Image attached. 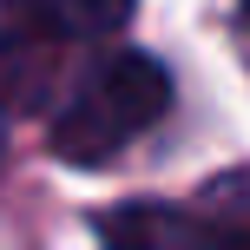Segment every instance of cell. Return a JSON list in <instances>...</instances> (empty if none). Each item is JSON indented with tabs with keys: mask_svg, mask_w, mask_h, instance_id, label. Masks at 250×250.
<instances>
[{
	"mask_svg": "<svg viewBox=\"0 0 250 250\" xmlns=\"http://www.w3.org/2000/svg\"><path fill=\"white\" fill-rule=\"evenodd\" d=\"M0 158H7V119H0Z\"/></svg>",
	"mask_w": 250,
	"mask_h": 250,
	"instance_id": "obj_4",
	"label": "cell"
},
{
	"mask_svg": "<svg viewBox=\"0 0 250 250\" xmlns=\"http://www.w3.org/2000/svg\"><path fill=\"white\" fill-rule=\"evenodd\" d=\"M138 0H26V20L53 40H105L132 20Z\"/></svg>",
	"mask_w": 250,
	"mask_h": 250,
	"instance_id": "obj_3",
	"label": "cell"
},
{
	"mask_svg": "<svg viewBox=\"0 0 250 250\" xmlns=\"http://www.w3.org/2000/svg\"><path fill=\"white\" fill-rule=\"evenodd\" d=\"M105 250H250V171H224L191 204L138 198L119 211H99Z\"/></svg>",
	"mask_w": 250,
	"mask_h": 250,
	"instance_id": "obj_2",
	"label": "cell"
},
{
	"mask_svg": "<svg viewBox=\"0 0 250 250\" xmlns=\"http://www.w3.org/2000/svg\"><path fill=\"white\" fill-rule=\"evenodd\" d=\"M165 105H171V73L151 53H105L53 112L46 145L66 165H112L132 138H145L165 119Z\"/></svg>",
	"mask_w": 250,
	"mask_h": 250,
	"instance_id": "obj_1",
	"label": "cell"
}]
</instances>
